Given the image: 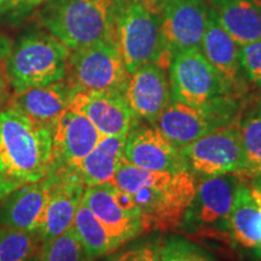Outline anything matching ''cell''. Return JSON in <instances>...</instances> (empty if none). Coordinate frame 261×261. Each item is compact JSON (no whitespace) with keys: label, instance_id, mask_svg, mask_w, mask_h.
Here are the masks:
<instances>
[{"label":"cell","instance_id":"cell-1","mask_svg":"<svg viewBox=\"0 0 261 261\" xmlns=\"http://www.w3.org/2000/svg\"><path fill=\"white\" fill-rule=\"evenodd\" d=\"M112 182L126 191L142 214L146 232L179 226L196 194V175L189 171L158 172L123 160Z\"/></svg>","mask_w":261,"mask_h":261},{"label":"cell","instance_id":"cell-2","mask_svg":"<svg viewBox=\"0 0 261 261\" xmlns=\"http://www.w3.org/2000/svg\"><path fill=\"white\" fill-rule=\"evenodd\" d=\"M54 127L14 107L0 110V197L51 173Z\"/></svg>","mask_w":261,"mask_h":261},{"label":"cell","instance_id":"cell-3","mask_svg":"<svg viewBox=\"0 0 261 261\" xmlns=\"http://www.w3.org/2000/svg\"><path fill=\"white\" fill-rule=\"evenodd\" d=\"M125 0H44L39 21L70 51L115 41L117 15Z\"/></svg>","mask_w":261,"mask_h":261},{"label":"cell","instance_id":"cell-4","mask_svg":"<svg viewBox=\"0 0 261 261\" xmlns=\"http://www.w3.org/2000/svg\"><path fill=\"white\" fill-rule=\"evenodd\" d=\"M156 9L154 0H125L117 15L115 41L129 73L150 63L168 70L172 55L163 42Z\"/></svg>","mask_w":261,"mask_h":261},{"label":"cell","instance_id":"cell-5","mask_svg":"<svg viewBox=\"0 0 261 261\" xmlns=\"http://www.w3.org/2000/svg\"><path fill=\"white\" fill-rule=\"evenodd\" d=\"M69 54V48L50 33H25L12 45L5 62L9 85L19 91L63 80Z\"/></svg>","mask_w":261,"mask_h":261},{"label":"cell","instance_id":"cell-6","mask_svg":"<svg viewBox=\"0 0 261 261\" xmlns=\"http://www.w3.org/2000/svg\"><path fill=\"white\" fill-rule=\"evenodd\" d=\"M168 70L172 99L198 108L236 106V97L200 48L173 55Z\"/></svg>","mask_w":261,"mask_h":261},{"label":"cell","instance_id":"cell-7","mask_svg":"<svg viewBox=\"0 0 261 261\" xmlns=\"http://www.w3.org/2000/svg\"><path fill=\"white\" fill-rule=\"evenodd\" d=\"M240 120L233 117L179 149L192 174H237L247 178Z\"/></svg>","mask_w":261,"mask_h":261},{"label":"cell","instance_id":"cell-8","mask_svg":"<svg viewBox=\"0 0 261 261\" xmlns=\"http://www.w3.org/2000/svg\"><path fill=\"white\" fill-rule=\"evenodd\" d=\"M129 71L116 41L107 40L70 51L64 79L73 91L123 92Z\"/></svg>","mask_w":261,"mask_h":261},{"label":"cell","instance_id":"cell-9","mask_svg":"<svg viewBox=\"0 0 261 261\" xmlns=\"http://www.w3.org/2000/svg\"><path fill=\"white\" fill-rule=\"evenodd\" d=\"M81 201L103 224L119 247L146 232L135 201L112 181L86 187Z\"/></svg>","mask_w":261,"mask_h":261},{"label":"cell","instance_id":"cell-10","mask_svg":"<svg viewBox=\"0 0 261 261\" xmlns=\"http://www.w3.org/2000/svg\"><path fill=\"white\" fill-rule=\"evenodd\" d=\"M242 181L243 177L237 174L201 175L196 182L194 200L185 214V223L204 233L227 231L228 214Z\"/></svg>","mask_w":261,"mask_h":261},{"label":"cell","instance_id":"cell-11","mask_svg":"<svg viewBox=\"0 0 261 261\" xmlns=\"http://www.w3.org/2000/svg\"><path fill=\"white\" fill-rule=\"evenodd\" d=\"M236 116V106L198 108L172 99L154 126L173 145L181 149Z\"/></svg>","mask_w":261,"mask_h":261},{"label":"cell","instance_id":"cell-12","mask_svg":"<svg viewBox=\"0 0 261 261\" xmlns=\"http://www.w3.org/2000/svg\"><path fill=\"white\" fill-rule=\"evenodd\" d=\"M210 18L204 0H163L160 11L163 42L169 54L201 48Z\"/></svg>","mask_w":261,"mask_h":261},{"label":"cell","instance_id":"cell-13","mask_svg":"<svg viewBox=\"0 0 261 261\" xmlns=\"http://www.w3.org/2000/svg\"><path fill=\"white\" fill-rule=\"evenodd\" d=\"M102 138L96 126L84 114L68 107L54 127L52 171H76L81 161Z\"/></svg>","mask_w":261,"mask_h":261},{"label":"cell","instance_id":"cell-14","mask_svg":"<svg viewBox=\"0 0 261 261\" xmlns=\"http://www.w3.org/2000/svg\"><path fill=\"white\" fill-rule=\"evenodd\" d=\"M123 159L137 167L158 172L188 169L180 150L172 144L154 125L139 120L127 133Z\"/></svg>","mask_w":261,"mask_h":261},{"label":"cell","instance_id":"cell-15","mask_svg":"<svg viewBox=\"0 0 261 261\" xmlns=\"http://www.w3.org/2000/svg\"><path fill=\"white\" fill-rule=\"evenodd\" d=\"M48 201L37 233L42 243L60 236L73 226L77 207L83 200L85 185L73 169L52 171Z\"/></svg>","mask_w":261,"mask_h":261},{"label":"cell","instance_id":"cell-16","mask_svg":"<svg viewBox=\"0 0 261 261\" xmlns=\"http://www.w3.org/2000/svg\"><path fill=\"white\" fill-rule=\"evenodd\" d=\"M69 108L84 114L102 136L126 137L139 120L116 91H75Z\"/></svg>","mask_w":261,"mask_h":261},{"label":"cell","instance_id":"cell-17","mask_svg":"<svg viewBox=\"0 0 261 261\" xmlns=\"http://www.w3.org/2000/svg\"><path fill=\"white\" fill-rule=\"evenodd\" d=\"M123 97L139 120L155 125L172 100L167 70L159 64H145L129 73Z\"/></svg>","mask_w":261,"mask_h":261},{"label":"cell","instance_id":"cell-18","mask_svg":"<svg viewBox=\"0 0 261 261\" xmlns=\"http://www.w3.org/2000/svg\"><path fill=\"white\" fill-rule=\"evenodd\" d=\"M51 189V175L0 197V226L37 232Z\"/></svg>","mask_w":261,"mask_h":261},{"label":"cell","instance_id":"cell-19","mask_svg":"<svg viewBox=\"0 0 261 261\" xmlns=\"http://www.w3.org/2000/svg\"><path fill=\"white\" fill-rule=\"evenodd\" d=\"M200 50L234 97L243 92L244 74L240 62V45L218 23L211 11Z\"/></svg>","mask_w":261,"mask_h":261},{"label":"cell","instance_id":"cell-20","mask_svg":"<svg viewBox=\"0 0 261 261\" xmlns=\"http://www.w3.org/2000/svg\"><path fill=\"white\" fill-rule=\"evenodd\" d=\"M73 93L70 85L63 79L44 86L14 91L9 106L35 121L55 127L58 117L69 107Z\"/></svg>","mask_w":261,"mask_h":261},{"label":"cell","instance_id":"cell-21","mask_svg":"<svg viewBox=\"0 0 261 261\" xmlns=\"http://www.w3.org/2000/svg\"><path fill=\"white\" fill-rule=\"evenodd\" d=\"M226 232L237 246L261 255V196L246 180L234 196Z\"/></svg>","mask_w":261,"mask_h":261},{"label":"cell","instance_id":"cell-22","mask_svg":"<svg viewBox=\"0 0 261 261\" xmlns=\"http://www.w3.org/2000/svg\"><path fill=\"white\" fill-rule=\"evenodd\" d=\"M210 11L240 46L261 39V8L252 0H211Z\"/></svg>","mask_w":261,"mask_h":261},{"label":"cell","instance_id":"cell-23","mask_svg":"<svg viewBox=\"0 0 261 261\" xmlns=\"http://www.w3.org/2000/svg\"><path fill=\"white\" fill-rule=\"evenodd\" d=\"M126 137L102 136L97 145L91 150L77 167L85 187L112 181L117 169L123 162Z\"/></svg>","mask_w":261,"mask_h":261},{"label":"cell","instance_id":"cell-24","mask_svg":"<svg viewBox=\"0 0 261 261\" xmlns=\"http://www.w3.org/2000/svg\"><path fill=\"white\" fill-rule=\"evenodd\" d=\"M73 228L92 260L112 254L120 248L103 224L83 203V201L75 213Z\"/></svg>","mask_w":261,"mask_h":261},{"label":"cell","instance_id":"cell-25","mask_svg":"<svg viewBox=\"0 0 261 261\" xmlns=\"http://www.w3.org/2000/svg\"><path fill=\"white\" fill-rule=\"evenodd\" d=\"M41 246L37 232L0 226V261H34Z\"/></svg>","mask_w":261,"mask_h":261},{"label":"cell","instance_id":"cell-26","mask_svg":"<svg viewBox=\"0 0 261 261\" xmlns=\"http://www.w3.org/2000/svg\"><path fill=\"white\" fill-rule=\"evenodd\" d=\"M240 129L247 178L253 179L261 173V106L240 120Z\"/></svg>","mask_w":261,"mask_h":261},{"label":"cell","instance_id":"cell-27","mask_svg":"<svg viewBox=\"0 0 261 261\" xmlns=\"http://www.w3.org/2000/svg\"><path fill=\"white\" fill-rule=\"evenodd\" d=\"M34 261H94L77 237L73 226L42 243L41 249Z\"/></svg>","mask_w":261,"mask_h":261},{"label":"cell","instance_id":"cell-28","mask_svg":"<svg viewBox=\"0 0 261 261\" xmlns=\"http://www.w3.org/2000/svg\"><path fill=\"white\" fill-rule=\"evenodd\" d=\"M159 261H213L195 246L181 241H169L160 246Z\"/></svg>","mask_w":261,"mask_h":261},{"label":"cell","instance_id":"cell-29","mask_svg":"<svg viewBox=\"0 0 261 261\" xmlns=\"http://www.w3.org/2000/svg\"><path fill=\"white\" fill-rule=\"evenodd\" d=\"M240 62L247 79L261 86V39L240 46Z\"/></svg>","mask_w":261,"mask_h":261},{"label":"cell","instance_id":"cell-30","mask_svg":"<svg viewBox=\"0 0 261 261\" xmlns=\"http://www.w3.org/2000/svg\"><path fill=\"white\" fill-rule=\"evenodd\" d=\"M160 244L146 243L130 248L117 255L113 261H159Z\"/></svg>","mask_w":261,"mask_h":261},{"label":"cell","instance_id":"cell-31","mask_svg":"<svg viewBox=\"0 0 261 261\" xmlns=\"http://www.w3.org/2000/svg\"><path fill=\"white\" fill-rule=\"evenodd\" d=\"M42 3H44V0H0V9L23 12L34 8H39Z\"/></svg>","mask_w":261,"mask_h":261},{"label":"cell","instance_id":"cell-32","mask_svg":"<svg viewBox=\"0 0 261 261\" xmlns=\"http://www.w3.org/2000/svg\"><path fill=\"white\" fill-rule=\"evenodd\" d=\"M12 45L14 44H11L8 37L0 34V64L5 65V62L8 60L10 52H11Z\"/></svg>","mask_w":261,"mask_h":261},{"label":"cell","instance_id":"cell-33","mask_svg":"<svg viewBox=\"0 0 261 261\" xmlns=\"http://www.w3.org/2000/svg\"><path fill=\"white\" fill-rule=\"evenodd\" d=\"M8 77H6L5 65L0 64V108H2L4 99L8 96ZM2 110V109H0Z\"/></svg>","mask_w":261,"mask_h":261},{"label":"cell","instance_id":"cell-34","mask_svg":"<svg viewBox=\"0 0 261 261\" xmlns=\"http://www.w3.org/2000/svg\"><path fill=\"white\" fill-rule=\"evenodd\" d=\"M252 185L256 189L257 192H259L260 196H261V173H260L259 175H256V177L253 178Z\"/></svg>","mask_w":261,"mask_h":261},{"label":"cell","instance_id":"cell-35","mask_svg":"<svg viewBox=\"0 0 261 261\" xmlns=\"http://www.w3.org/2000/svg\"><path fill=\"white\" fill-rule=\"evenodd\" d=\"M252 2L255 3L257 6H260V8H261V0H252Z\"/></svg>","mask_w":261,"mask_h":261}]
</instances>
